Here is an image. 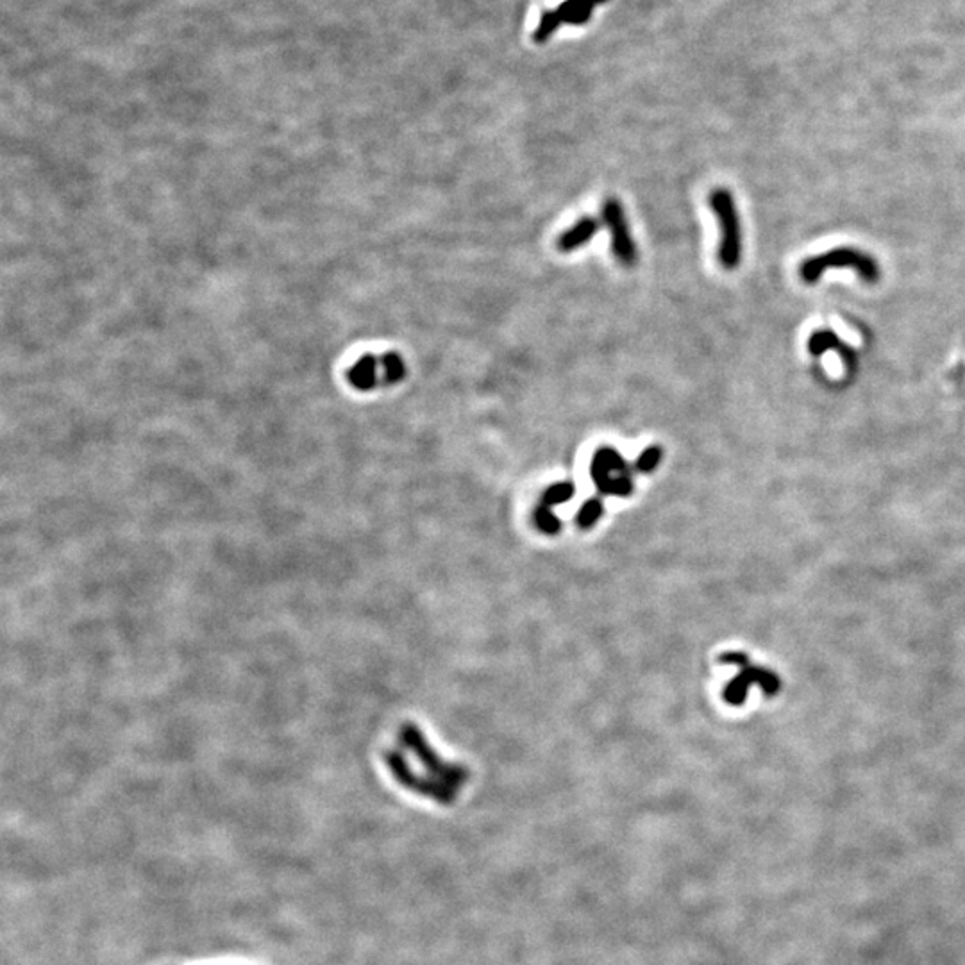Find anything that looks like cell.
I'll list each match as a JSON object with an SVG mask.
<instances>
[{
	"label": "cell",
	"instance_id": "1",
	"mask_svg": "<svg viewBox=\"0 0 965 965\" xmlns=\"http://www.w3.org/2000/svg\"><path fill=\"white\" fill-rule=\"evenodd\" d=\"M385 760L402 786L440 804H452L469 779L465 768L442 760L413 724L402 726L397 748L386 753Z\"/></svg>",
	"mask_w": 965,
	"mask_h": 965
},
{
	"label": "cell",
	"instance_id": "2",
	"mask_svg": "<svg viewBox=\"0 0 965 965\" xmlns=\"http://www.w3.org/2000/svg\"><path fill=\"white\" fill-rule=\"evenodd\" d=\"M708 202L721 231L717 249L719 263L724 270H735L742 259V229L735 197L726 189H715L710 193Z\"/></svg>",
	"mask_w": 965,
	"mask_h": 965
},
{
	"label": "cell",
	"instance_id": "3",
	"mask_svg": "<svg viewBox=\"0 0 965 965\" xmlns=\"http://www.w3.org/2000/svg\"><path fill=\"white\" fill-rule=\"evenodd\" d=\"M833 268H851L865 283H876L880 279V267L876 259L855 247H837L806 259L799 268V276L804 283H817L826 270Z\"/></svg>",
	"mask_w": 965,
	"mask_h": 965
},
{
	"label": "cell",
	"instance_id": "4",
	"mask_svg": "<svg viewBox=\"0 0 965 965\" xmlns=\"http://www.w3.org/2000/svg\"><path fill=\"white\" fill-rule=\"evenodd\" d=\"M592 479L604 496L626 497L633 492V474L622 454L613 447H599L592 458Z\"/></svg>",
	"mask_w": 965,
	"mask_h": 965
},
{
	"label": "cell",
	"instance_id": "5",
	"mask_svg": "<svg viewBox=\"0 0 965 965\" xmlns=\"http://www.w3.org/2000/svg\"><path fill=\"white\" fill-rule=\"evenodd\" d=\"M601 220L610 232V247L613 258L626 268H633L638 261V249L624 213V206L617 197L604 198L601 206Z\"/></svg>",
	"mask_w": 965,
	"mask_h": 965
},
{
	"label": "cell",
	"instance_id": "6",
	"mask_svg": "<svg viewBox=\"0 0 965 965\" xmlns=\"http://www.w3.org/2000/svg\"><path fill=\"white\" fill-rule=\"evenodd\" d=\"M599 2H604V0H569L566 2L562 7H558L557 11H549V13H544L542 14V23L535 34V39L537 41H546L549 38V34L562 23V22H569V23H583L588 20L592 9L595 7V4Z\"/></svg>",
	"mask_w": 965,
	"mask_h": 965
},
{
	"label": "cell",
	"instance_id": "7",
	"mask_svg": "<svg viewBox=\"0 0 965 965\" xmlns=\"http://www.w3.org/2000/svg\"><path fill=\"white\" fill-rule=\"evenodd\" d=\"M349 383L356 390L369 391L380 385H385V367L383 360L378 356H364L349 371Z\"/></svg>",
	"mask_w": 965,
	"mask_h": 965
},
{
	"label": "cell",
	"instance_id": "8",
	"mask_svg": "<svg viewBox=\"0 0 965 965\" xmlns=\"http://www.w3.org/2000/svg\"><path fill=\"white\" fill-rule=\"evenodd\" d=\"M601 222L595 216H581L575 225H571L567 231H564L557 241V247L560 252L569 254L575 252L586 243L593 240V236L599 232Z\"/></svg>",
	"mask_w": 965,
	"mask_h": 965
},
{
	"label": "cell",
	"instance_id": "9",
	"mask_svg": "<svg viewBox=\"0 0 965 965\" xmlns=\"http://www.w3.org/2000/svg\"><path fill=\"white\" fill-rule=\"evenodd\" d=\"M739 669L741 672L724 687V692H723L724 701L732 706H741L746 703L751 685H759V676H760L762 667L753 665L751 662H746Z\"/></svg>",
	"mask_w": 965,
	"mask_h": 965
},
{
	"label": "cell",
	"instance_id": "10",
	"mask_svg": "<svg viewBox=\"0 0 965 965\" xmlns=\"http://www.w3.org/2000/svg\"><path fill=\"white\" fill-rule=\"evenodd\" d=\"M383 360V367H385V385H395V383H400L404 378H406V364L402 360L400 355L397 353H388L385 356H382Z\"/></svg>",
	"mask_w": 965,
	"mask_h": 965
},
{
	"label": "cell",
	"instance_id": "11",
	"mask_svg": "<svg viewBox=\"0 0 965 965\" xmlns=\"http://www.w3.org/2000/svg\"><path fill=\"white\" fill-rule=\"evenodd\" d=\"M575 496V485L569 483V481H564V483H557L553 487H549L542 497V503L544 506H555V504H562V503H567L571 497Z\"/></svg>",
	"mask_w": 965,
	"mask_h": 965
},
{
	"label": "cell",
	"instance_id": "12",
	"mask_svg": "<svg viewBox=\"0 0 965 965\" xmlns=\"http://www.w3.org/2000/svg\"><path fill=\"white\" fill-rule=\"evenodd\" d=\"M601 515H602V503H601L599 499H590V501H586V503L581 506V510L578 512V517H576L579 528H583V530L592 528V526L601 519Z\"/></svg>",
	"mask_w": 965,
	"mask_h": 965
},
{
	"label": "cell",
	"instance_id": "13",
	"mask_svg": "<svg viewBox=\"0 0 965 965\" xmlns=\"http://www.w3.org/2000/svg\"><path fill=\"white\" fill-rule=\"evenodd\" d=\"M662 456H663V449H662L660 445H651V447H647V449L636 458V461H635V469H636L638 472H644V474L653 472V470L660 465Z\"/></svg>",
	"mask_w": 965,
	"mask_h": 965
},
{
	"label": "cell",
	"instance_id": "14",
	"mask_svg": "<svg viewBox=\"0 0 965 965\" xmlns=\"http://www.w3.org/2000/svg\"><path fill=\"white\" fill-rule=\"evenodd\" d=\"M535 521H537V526L544 531V533H549V535H555L557 531H560L562 524H560V519L553 513V510L549 506H544L540 504L537 513H535Z\"/></svg>",
	"mask_w": 965,
	"mask_h": 965
},
{
	"label": "cell",
	"instance_id": "15",
	"mask_svg": "<svg viewBox=\"0 0 965 965\" xmlns=\"http://www.w3.org/2000/svg\"><path fill=\"white\" fill-rule=\"evenodd\" d=\"M829 347H840L838 340H837V335L829 333V331H819V333H813L810 342H808V349L811 355H820L824 351H828Z\"/></svg>",
	"mask_w": 965,
	"mask_h": 965
}]
</instances>
